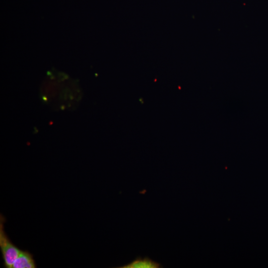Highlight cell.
<instances>
[{
    "label": "cell",
    "instance_id": "obj_1",
    "mask_svg": "<svg viewBox=\"0 0 268 268\" xmlns=\"http://www.w3.org/2000/svg\"><path fill=\"white\" fill-rule=\"evenodd\" d=\"M5 218L2 214L0 216V249L6 268H12V265L18 256L21 250L15 246L6 234L3 223Z\"/></svg>",
    "mask_w": 268,
    "mask_h": 268
},
{
    "label": "cell",
    "instance_id": "obj_2",
    "mask_svg": "<svg viewBox=\"0 0 268 268\" xmlns=\"http://www.w3.org/2000/svg\"><path fill=\"white\" fill-rule=\"evenodd\" d=\"M37 265L33 255L28 251H20L12 268H36Z\"/></svg>",
    "mask_w": 268,
    "mask_h": 268
},
{
    "label": "cell",
    "instance_id": "obj_3",
    "mask_svg": "<svg viewBox=\"0 0 268 268\" xmlns=\"http://www.w3.org/2000/svg\"><path fill=\"white\" fill-rule=\"evenodd\" d=\"M118 268H162L161 264L151 259L145 257L143 259L137 258L131 263Z\"/></svg>",
    "mask_w": 268,
    "mask_h": 268
}]
</instances>
